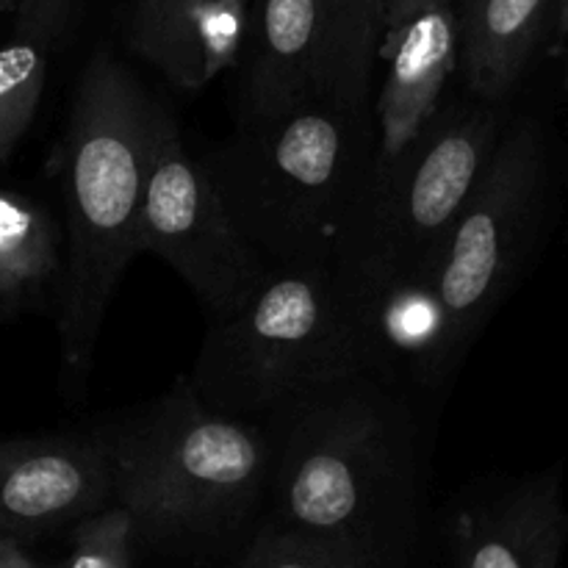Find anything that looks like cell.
Returning a JSON list of instances; mask_svg holds the SVG:
<instances>
[{
  "label": "cell",
  "instance_id": "ffe728a7",
  "mask_svg": "<svg viewBox=\"0 0 568 568\" xmlns=\"http://www.w3.org/2000/svg\"><path fill=\"white\" fill-rule=\"evenodd\" d=\"M247 3L244 0H211L197 28L200 81L203 87L236 64L247 37Z\"/></svg>",
  "mask_w": 568,
  "mask_h": 568
},
{
  "label": "cell",
  "instance_id": "7402d4cb",
  "mask_svg": "<svg viewBox=\"0 0 568 568\" xmlns=\"http://www.w3.org/2000/svg\"><path fill=\"white\" fill-rule=\"evenodd\" d=\"M442 6H455V0H392L386 14V33L397 31V28H403L405 22H410L414 17L433 9H442Z\"/></svg>",
  "mask_w": 568,
  "mask_h": 568
},
{
  "label": "cell",
  "instance_id": "8992f818",
  "mask_svg": "<svg viewBox=\"0 0 568 568\" xmlns=\"http://www.w3.org/2000/svg\"><path fill=\"white\" fill-rule=\"evenodd\" d=\"M499 136V116L486 100L442 103L419 136L375 170L331 270L361 316L377 297L422 275L475 192Z\"/></svg>",
  "mask_w": 568,
  "mask_h": 568
},
{
  "label": "cell",
  "instance_id": "d4e9b609",
  "mask_svg": "<svg viewBox=\"0 0 568 568\" xmlns=\"http://www.w3.org/2000/svg\"><path fill=\"white\" fill-rule=\"evenodd\" d=\"M3 3H6V0H0V9H3Z\"/></svg>",
  "mask_w": 568,
  "mask_h": 568
},
{
  "label": "cell",
  "instance_id": "5bb4252c",
  "mask_svg": "<svg viewBox=\"0 0 568 568\" xmlns=\"http://www.w3.org/2000/svg\"><path fill=\"white\" fill-rule=\"evenodd\" d=\"M392 0H316L320 100L372 114V75L381 61Z\"/></svg>",
  "mask_w": 568,
  "mask_h": 568
},
{
  "label": "cell",
  "instance_id": "7a4b0ae2",
  "mask_svg": "<svg viewBox=\"0 0 568 568\" xmlns=\"http://www.w3.org/2000/svg\"><path fill=\"white\" fill-rule=\"evenodd\" d=\"M114 503L139 552L236 564L258 532L270 491V438L258 422L214 414L189 381L142 416L103 430Z\"/></svg>",
  "mask_w": 568,
  "mask_h": 568
},
{
  "label": "cell",
  "instance_id": "7c38bea8",
  "mask_svg": "<svg viewBox=\"0 0 568 568\" xmlns=\"http://www.w3.org/2000/svg\"><path fill=\"white\" fill-rule=\"evenodd\" d=\"M242 120H270L320 100L316 0H255Z\"/></svg>",
  "mask_w": 568,
  "mask_h": 568
},
{
  "label": "cell",
  "instance_id": "4fadbf2b",
  "mask_svg": "<svg viewBox=\"0 0 568 568\" xmlns=\"http://www.w3.org/2000/svg\"><path fill=\"white\" fill-rule=\"evenodd\" d=\"M555 0H464L458 9V70L475 98L503 100L525 72L552 22Z\"/></svg>",
  "mask_w": 568,
  "mask_h": 568
},
{
  "label": "cell",
  "instance_id": "52a82bcc",
  "mask_svg": "<svg viewBox=\"0 0 568 568\" xmlns=\"http://www.w3.org/2000/svg\"><path fill=\"white\" fill-rule=\"evenodd\" d=\"M547 183V153L536 122L521 120L499 136L444 242L414 283L442 314L433 392L453 381L466 349L508 294L536 233Z\"/></svg>",
  "mask_w": 568,
  "mask_h": 568
},
{
  "label": "cell",
  "instance_id": "603a6c76",
  "mask_svg": "<svg viewBox=\"0 0 568 568\" xmlns=\"http://www.w3.org/2000/svg\"><path fill=\"white\" fill-rule=\"evenodd\" d=\"M0 568H50L37 558L31 544L0 536Z\"/></svg>",
  "mask_w": 568,
  "mask_h": 568
},
{
  "label": "cell",
  "instance_id": "ba28073f",
  "mask_svg": "<svg viewBox=\"0 0 568 568\" xmlns=\"http://www.w3.org/2000/svg\"><path fill=\"white\" fill-rule=\"evenodd\" d=\"M139 253H153L222 320L266 281V266L227 220L203 161L183 144L170 109L155 100L150 164L136 225Z\"/></svg>",
  "mask_w": 568,
  "mask_h": 568
},
{
  "label": "cell",
  "instance_id": "5b68a950",
  "mask_svg": "<svg viewBox=\"0 0 568 568\" xmlns=\"http://www.w3.org/2000/svg\"><path fill=\"white\" fill-rule=\"evenodd\" d=\"M358 372L386 375L364 316L327 270H288L209 322L189 386L214 414L261 422L294 394Z\"/></svg>",
  "mask_w": 568,
  "mask_h": 568
},
{
  "label": "cell",
  "instance_id": "e0dca14e",
  "mask_svg": "<svg viewBox=\"0 0 568 568\" xmlns=\"http://www.w3.org/2000/svg\"><path fill=\"white\" fill-rule=\"evenodd\" d=\"M48 50L17 37L0 48V164L11 159L42 103Z\"/></svg>",
  "mask_w": 568,
  "mask_h": 568
},
{
  "label": "cell",
  "instance_id": "30bf717a",
  "mask_svg": "<svg viewBox=\"0 0 568 568\" xmlns=\"http://www.w3.org/2000/svg\"><path fill=\"white\" fill-rule=\"evenodd\" d=\"M566 538L558 469L458 510L449 525L453 568H558Z\"/></svg>",
  "mask_w": 568,
  "mask_h": 568
},
{
  "label": "cell",
  "instance_id": "cb8c5ba5",
  "mask_svg": "<svg viewBox=\"0 0 568 568\" xmlns=\"http://www.w3.org/2000/svg\"><path fill=\"white\" fill-rule=\"evenodd\" d=\"M549 28H552V42H555V50H558L568 39V0H555L552 22H549Z\"/></svg>",
  "mask_w": 568,
  "mask_h": 568
},
{
  "label": "cell",
  "instance_id": "ac0fdd59",
  "mask_svg": "<svg viewBox=\"0 0 568 568\" xmlns=\"http://www.w3.org/2000/svg\"><path fill=\"white\" fill-rule=\"evenodd\" d=\"M136 530L125 508L111 503L70 527V549L53 568H133Z\"/></svg>",
  "mask_w": 568,
  "mask_h": 568
},
{
  "label": "cell",
  "instance_id": "9c48e42d",
  "mask_svg": "<svg viewBox=\"0 0 568 568\" xmlns=\"http://www.w3.org/2000/svg\"><path fill=\"white\" fill-rule=\"evenodd\" d=\"M114 503V464L100 433L0 442V536L37 541Z\"/></svg>",
  "mask_w": 568,
  "mask_h": 568
},
{
  "label": "cell",
  "instance_id": "6da1fadb",
  "mask_svg": "<svg viewBox=\"0 0 568 568\" xmlns=\"http://www.w3.org/2000/svg\"><path fill=\"white\" fill-rule=\"evenodd\" d=\"M258 425L272 460L261 527L353 549L383 568L414 541L425 447L394 377L358 372L320 383Z\"/></svg>",
  "mask_w": 568,
  "mask_h": 568
},
{
  "label": "cell",
  "instance_id": "2e32d148",
  "mask_svg": "<svg viewBox=\"0 0 568 568\" xmlns=\"http://www.w3.org/2000/svg\"><path fill=\"white\" fill-rule=\"evenodd\" d=\"M59 270L50 216L20 194L0 192V297L37 292Z\"/></svg>",
  "mask_w": 568,
  "mask_h": 568
},
{
  "label": "cell",
  "instance_id": "3957f363",
  "mask_svg": "<svg viewBox=\"0 0 568 568\" xmlns=\"http://www.w3.org/2000/svg\"><path fill=\"white\" fill-rule=\"evenodd\" d=\"M375 155V116L311 100L270 120H242L200 161L266 272H331Z\"/></svg>",
  "mask_w": 568,
  "mask_h": 568
},
{
  "label": "cell",
  "instance_id": "8fae6325",
  "mask_svg": "<svg viewBox=\"0 0 568 568\" xmlns=\"http://www.w3.org/2000/svg\"><path fill=\"white\" fill-rule=\"evenodd\" d=\"M381 59H386V78L372 100L375 170L392 164L442 109L449 75L458 70V9L425 11L386 33Z\"/></svg>",
  "mask_w": 568,
  "mask_h": 568
},
{
  "label": "cell",
  "instance_id": "d6986e66",
  "mask_svg": "<svg viewBox=\"0 0 568 568\" xmlns=\"http://www.w3.org/2000/svg\"><path fill=\"white\" fill-rule=\"evenodd\" d=\"M231 568H383L366 555L336 544L311 541L288 532L258 527L250 547Z\"/></svg>",
  "mask_w": 568,
  "mask_h": 568
},
{
  "label": "cell",
  "instance_id": "9a60e30c",
  "mask_svg": "<svg viewBox=\"0 0 568 568\" xmlns=\"http://www.w3.org/2000/svg\"><path fill=\"white\" fill-rule=\"evenodd\" d=\"M211 0H136L128 44L178 89L197 92L200 48L197 28Z\"/></svg>",
  "mask_w": 568,
  "mask_h": 568
},
{
  "label": "cell",
  "instance_id": "277c9868",
  "mask_svg": "<svg viewBox=\"0 0 568 568\" xmlns=\"http://www.w3.org/2000/svg\"><path fill=\"white\" fill-rule=\"evenodd\" d=\"M155 100L111 50L75 83L61 148L67 255L59 286L64 366L83 381L122 272L139 253L136 225L150 164Z\"/></svg>",
  "mask_w": 568,
  "mask_h": 568
},
{
  "label": "cell",
  "instance_id": "44dd1931",
  "mask_svg": "<svg viewBox=\"0 0 568 568\" xmlns=\"http://www.w3.org/2000/svg\"><path fill=\"white\" fill-rule=\"evenodd\" d=\"M72 11L75 0H17V37L50 50L70 28Z\"/></svg>",
  "mask_w": 568,
  "mask_h": 568
}]
</instances>
